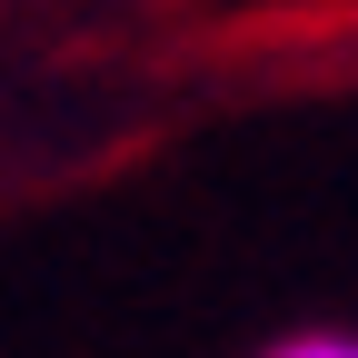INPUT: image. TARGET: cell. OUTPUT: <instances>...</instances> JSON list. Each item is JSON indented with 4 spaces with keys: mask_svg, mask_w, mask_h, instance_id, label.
I'll return each mask as SVG.
<instances>
[{
    "mask_svg": "<svg viewBox=\"0 0 358 358\" xmlns=\"http://www.w3.org/2000/svg\"><path fill=\"white\" fill-rule=\"evenodd\" d=\"M259 358H358V329H329V319L319 329H279Z\"/></svg>",
    "mask_w": 358,
    "mask_h": 358,
    "instance_id": "cell-1",
    "label": "cell"
}]
</instances>
